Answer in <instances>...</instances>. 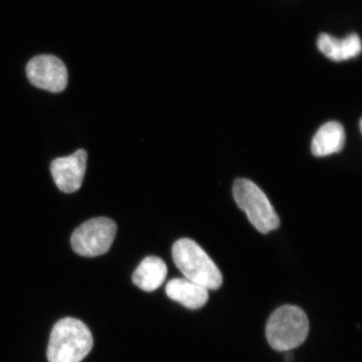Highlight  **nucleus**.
Returning <instances> with one entry per match:
<instances>
[{
  "instance_id": "6e6552de",
  "label": "nucleus",
  "mask_w": 362,
  "mask_h": 362,
  "mask_svg": "<svg viewBox=\"0 0 362 362\" xmlns=\"http://www.w3.org/2000/svg\"><path fill=\"white\" fill-rule=\"evenodd\" d=\"M166 294L171 300L190 310L201 309L207 303L209 298V290L185 278L169 281L166 285Z\"/></svg>"
},
{
  "instance_id": "f257e3e1",
  "label": "nucleus",
  "mask_w": 362,
  "mask_h": 362,
  "mask_svg": "<svg viewBox=\"0 0 362 362\" xmlns=\"http://www.w3.org/2000/svg\"><path fill=\"white\" fill-rule=\"evenodd\" d=\"M94 340L87 325L78 319H62L54 324L47 356L49 362H81L90 354Z\"/></svg>"
},
{
  "instance_id": "7ed1b4c3",
  "label": "nucleus",
  "mask_w": 362,
  "mask_h": 362,
  "mask_svg": "<svg viewBox=\"0 0 362 362\" xmlns=\"http://www.w3.org/2000/svg\"><path fill=\"white\" fill-rule=\"evenodd\" d=\"M309 333V321L301 308L285 305L272 313L266 325L269 344L276 351L286 352L303 344Z\"/></svg>"
},
{
  "instance_id": "20e7f679",
  "label": "nucleus",
  "mask_w": 362,
  "mask_h": 362,
  "mask_svg": "<svg viewBox=\"0 0 362 362\" xmlns=\"http://www.w3.org/2000/svg\"><path fill=\"white\" fill-rule=\"evenodd\" d=\"M233 197L238 206L247 214L252 226L262 233L277 230L280 218L265 192L252 180L238 178L233 183Z\"/></svg>"
},
{
  "instance_id": "f03ea898",
  "label": "nucleus",
  "mask_w": 362,
  "mask_h": 362,
  "mask_svg": "<svg viewBox=\"0 0 362 362\" xmlns=\"http://www.w3.org/2000/svg\"><path fill=\"white\" fill-rule=\"evenodd\" d=\"M173 259L185 279L207 290L220 289L223 275L213 259L199 244L190 239H180L173 245Z\"/></svg>"
},
{
  "instance_id": "f8f14e48",
  "label": "nucleus",
  "mask_w": 362,
  "mask_h": 362,
  "mask_svg": "<svg viewBox=\"0 0 362 362\" xmlns=\"http://www.w3.org/2000/svg\"><path fill=\"white\" fill-rule=\"evenodd\" d=\"M359 129H361V131L362 130V119L359 121Z\"/></svg>"
},
{
  "instance_id": "39448f33",
  "label": "nucleus",
  "mask_w": 362,
  "mask_h": 362,
  "mask_svg": "<svg viewBox=\"0 0 362 362\" xmlns=\"http://www.w3.org/2000/svg\"><path fill=\"white\" fill-rule=\"evenodd\" d=\"M117 226L108 218H95L76 228L71 237L74 251L82 257L101 256L110 250L115 240Z\"/></svg>"
},
{
  "instance_id": "9b49d317",
  "label": "nucleus",
  "mask_w": 362,
  "mask_h": 362,
  "mask_svg": "<svg viewBox=\"0 0 362 362\" xmlns=\"http://www.w3.org/2000/svg\"><path fill=\"white\" fill-rule=\"evenodd\" d=\"M168 276V266L158 257H147L133 273V283L143 291L152 292L158 289Z\"/></svg>"
},
{
  "instance_id": "423d86ee",
  "label": "nucleus",
  "mask_w": 362,
  "mask_h": 362,
  "mask_svg": "<svg viewBox=\"0 0 362 362\" xmlns=\"http://www.w3.org/2000/svg\"><path fill=\"white\" fill-rule=\"evenodd\" d=\"M30 84L51 93H61L68 85V70L61 59L52 54L35 57L26 65Z\"/></svg>"
},
{
  "instance_id": "9d476101",
  "label": "nucleus",
  "mask_w": 362,
  "mask_h": 362,
  "mask_svg": "<svg viewBox=\"0 0 362 362\" xmlns=\"http://www.w3.org/2000/svg\"><path fill=\"white\" fill-rule=\"evenodd\" d=\"M346 141V135L343 126L337 121H330L321 126L317 131L311 143L312 154L316 157H324L341 151Z\"/></svg>"
},
{
  "instance_id": "0eeeda50",
  "label": "nucleus",
  "mask_w": 362,
  "mask_h": 362,
  "mask_svg": "<svg viewBox=\"0 0 362 362\" xmlns=\"http://www.w3.org/2000/svg\"><path fill=\"white\" fill-rule=\"evenodd\" d=\"M87 159V152L78 149L70 156L61 157L52 162V180L61 192L73 194L80 189L85 177Z\"/></svg>"
},
{
  "instance_id": "1a4fd4ad",
  "label": "nucleus",
  "mask_w": 362,
  "mask_h": 362,
  "mask_svg": "<svg viewBox=\"0 0 362 362\" xmlns=\"http://www.w3.org/2000/svg\"><path fill=\"white\" fill-rule=\"evenodd\" d=\"M317 47L324 56L333 62L356 58L361 52V39L356 33H352L344 39H337L327 33H321L317 40Z\"/></svg>"
}]
</instances>
